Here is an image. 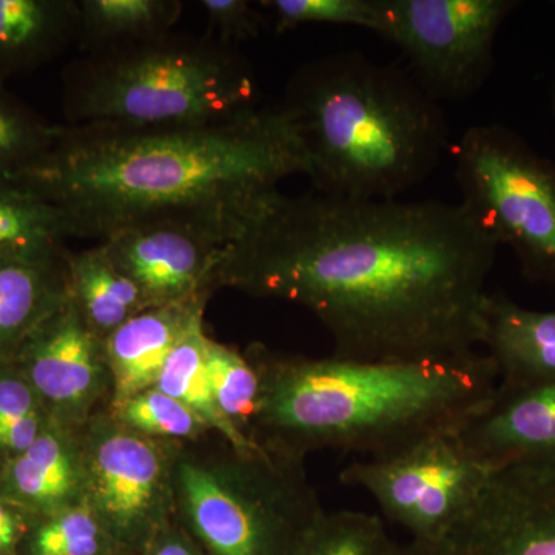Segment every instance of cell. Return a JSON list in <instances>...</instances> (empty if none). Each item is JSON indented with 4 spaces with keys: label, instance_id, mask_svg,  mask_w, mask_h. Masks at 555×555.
I'll return each mask as SVG.
<instances>
[{
    "label": "cell",
    "instance_id": "obj_1",
    "mask_svg": "<svg viewBox=\"0 0 555 555\" xmlns=\"http://www.w3.org/2000/svg\"><path fill=\"white\" fill-rule=\"evenodd\" d=\"M499 247L462 204L281 193L215 283L310 310L335 357L452 360L481 345Z\"/></svg>",
    "mask_w": 555,
    "mask_h": 555
},
{
    "label": "cell",
    "instance_id": "obj_2",
    "mask_svg": "<svg viewBox=\"0 0 555 555\" xmlns=\"http://www.w3.org/2000/svg\"><path fill=\"white\" fill-rule=\"evenodd\" d=\"M308 171L297 126L280 105L206 126H61L49 155L13 179L64 211L72 238L181 221L230 244L281 195L284 179Z\"/></svg>",
    "mask_w": 555,
    "mask_h": 555
},
{
    "label": "cell",
    "instance_id": "obj_3",
    "mask_svg": "<svg viewBox=\"0 0 555 555\" xmlns=\"http://www.w3.org/2000/svg\"><path fill=\"white\" fill-rule=\"evenodd\" d=\"M269 451L297 460L315 448L361 459L451 433L488 406L499 375L486 353L452 360L272 358L257 352Z\"/></svg>",
    "mask_w": 555,
    "mask_h": 555
},
{
    "label": "cell",
    "instance_id": "obj_4",
    "mask_svg": "<svg viewBox=\"0 0 555 555\" xmlns=\"http://www.w3.org/2000/svg\"><path fill=\"white\" fill-rule=\"evenodd\" d=\"M283 107L324 195L397 199L429 178L449 147L443 109L414 76L357 51L299 67Z\"/></svg>",
    "mask_w": 555,
    "mask_h": 555
},
{
    "label": "cell",
    "instance_id": "obj_5",
    "mask_svg": "<svg viewBox=\"0 0 555 555\" xmlns=\"http://www.w3.org/2000/svg\"><path fill=\"white\" fill-rule=\"evenodd\" d=\"M67 126L189 127L258 108L250 62L218 40L170 31L86 53L64 72Z\"/></svg>",
    "mask_w": 555,
    "mask_h": 555
},
{
    "label": "cell",
    "instance_id": "obj_6",
    "mask_svg": "<svg viewBox=\"0 0 555 555\" xmlns=\"http://www.w3.org/2000/svg\"><path fill=\"white\" fill-rule=\"evenodd\" d=\"M179 485L215 555H299L324 516L297 460L266 448L210 469L184 463Z\"/></svg>",
    "mask_w": 555,
    "mask_h": 555
},
{
    "label": "cell",
    "instance_id": "obj_7",
    "mask_svg": "<svg viewBox=\"0 0 555 555\" xmlns=\"http://www.w3.org/2000/svg\"><path fill=\"white\" fill-rule=\"evenodd\" d=\"M462 206L532 283L555 287V163L502 124L469 127L451 149Z\"/></svg>",
    "mask_w": 555,
    "mask_h": 555
},
{
    "label": "cell",
    "instance_id": "obj_8",
    "mask_svg": "<svg viewBox=\"0 0 555 555\" xmlns=\"http://www.w3.org/2000/svg\"><path fill=\"white\" fill-rule=\"evenodd\" d=\"M492 473L459 430H451L386 455L356 460L339 480L366 491L383 516L411 540L437 547L476 505Z\"/></svg>",
    "mask_w": 555,
    "mask_h": 555
},
{
    "label": "cell",
    "instance_id": "obj_9",
    "mask_svg": "<svg viewBox=\"0 0 555 555\" xmlns=\"http://www.w3.org/2000/svg\"><path fill=\"white\" fill-rule=\"evenodd\" d=\"M516 0H375V33L403 51L411 75L440 101L465 100L494 69L500 28Z\"/></svg>",
    "mask_w": 555,
    "mask_h": 555
},
{
    "label": "cell",
    "instance_id": "obj_10",
    "mask_svg": "<svg viewBox=\"0 0 555 555\" xmlns=\"http://www.w3.org/2000/svg\"><path fill=\"white\" fill-rule=\"evenodd\" d=\"M441 555H555V467H499Z\"/></svg>",
    "mask_w": 555,
    "mask_h": 555
},
{
    "label": "cell",
    "instance_id": "obj_11",
    "mask_svg": "<svg viewBox=\"0 0 555 555\" xmlns=\"http://www.w3.org/2000/svg\"><path fill=\"white\" fill-rule=\"evenodd\" d=\"M101 246L147 308H160L206 297L229 243L188 222L152 221L119 230Z\"/></svg>",
    "mask_w": 555,
    "mask_h": 555
},
{
    "label": "cell",
    "instance_id": "obj_12",
    "mask_svg": "<svg viewBox=\"0 0 555 555\" xmlns=\"http://www.w3.org/2000/svg\"><path fill=\"white\" fill-rule=\"evenodd\" d=\"M13 363L54 422L78 418L89 409L107 366L104 341L69 298L36 328Z\"/></svg>",
    "mask_w": 555,
    "mask_h": 555
},
{
    "label": "cell",
    "instance_id": "obj_13",
    "mask_svg": "<svg viewBox=\"0 0 555 555\" xmlns=\"http://www.w3.org/2000/svg\"><path fill=\"white\" fill-rule=\"evenodd\" d=\"M164 459L155 444L127 430H112L94 441L86 486L89 506L120 532L134 531L159 505Z\"/></svg>",
    "mask_w": 555,
    "mask_h": 555
},
{
    "label": "cell",
    "instance_id": "obj_14",
    "mask_svg": "<svg viewBox=\"0 0 555 555\" xmlns=\"http://www.w3.org/2000/svg\"><path fill=\"white\" fill-rule=\"evenodd\" d=\"M467 448L492 469L555 467V383L503 390L459 429Z\"/></svg>",
    "mask_w": 555,
    "mask_h": 555
},
{
    "label": "cell",
    "instance_id": "obj_15",
    "mask_svg": "<svg viewBox=\"0 0 555 555\" xmlns=\"http://www.w3.org/2000/svg\"><path fill=\"white\" fill-rule=\"evenodd\" d=\"M481 345L496 369L499 389L554 385L555 309H526L503 292L489 294Z\"/></svg>",
    "mask_w": 555,
    "mask_h": 555
},
{
    "label": "cell",
    "instance_id": "obj_16",
    "mask_svg": "<svg viewBox=\"0 0 555 555\" xmlns=\"http://www.w3.org/2000/svg\"><path fill=\"white\" fill-rule=\"evenodd\" d=\"M204 299L142 310L104 339L116 406L155 387L170 353L190 324L203 315Z\"/></svg>",
    "mask_w": 555,
    "mask_h": 555
},
{
    "label": "cell",
    "instance_id": "obj_17",
    "mask_svg": "<svg viewBox=\"0 0 555 555\" xmlns=\"http://www.w3.org/2000/svg\"><path fill=\"white\" fill-rule=\"evenodd\" d=\"M86 486V466L72 438L50 418L42 433L21 454L0 467V495L36 517L67 509Z\"/></svg>",
    "mask_w": 555,
    "mask_h": 555
},
{
    "label": "cell",
    "instance_id": "obj_18",
    "mask_svg": "<svg viewBox=\"0 0 555 555\" xmlns=\"http://www.w3.org/2000/svg\"><path fill=\"white\" fill-rule=\"evenodd\" d=\"M79 40V0H0V82L60 57Z\"/></svg>",
    "mask_w": 555,
    "mask_h": 555
},
{
    "label": "cell",
    "instance_id": "obj_19",
    "mask_svg": "<svg viewBox=\"0 0 555 555\" xmlns=\"http://www.w3.org/2000/svg\"><path fill=\"white\" fill-rule=\"evenodd\" d=\"M67 255L49 261H0L3 363H13L36 328L69 298Z\"/></svg>",
    "mask_w": 555,
    "mask_h": 555
},
{
    "label": "cell",
    "instance_id": "obj_20",
    "mask_svg": "<svg viewBox=\"0 0 555 555\" xmlns=\"http://www.w3.org/2000/svg\"><path fill=\"white\" fill-rule=\"evenodd\" d=\"M72 238L60 207L16 179L0 178V261H49Z\"/></svg>",
    "mask_w": 555,
    "mask_h": 555
},
{
    "label": "cell",
    "instance_id": "obj_21",
    "mask_svg": "<svg viewBox=\"0 0 555 555\" xmlns=\"http://www.w3.org/2000/svg\"><path fill=\"white\" fill-rule=\"evenodd\" d=\"M67 276L69 299L102 341L149 309L137 284L113 264L101 244L79 254L68 251Z\"/></svg>",
    "mask_w": 555,
    "mask_h": 555
},
{
    "label": "cell",
    "instance_id": "obj_22",
    "mask_svg": "<svg viewBox=\"0 0 555 555\" xmlns=\"http://www.w3.org/2000/svg\"><path fill=\"white\" fill-rule=\"evenodd\" d=\"M211 339L203 331V315L196 318L184 337L170 353L169 360L160 371L156 389L175 398L179 403L198 415L207 427L219 430L235 451H262L261 444L236 429L219 411L214 392H211L210 375H208V347Z\"/></svg>",
    "mask_w": 555,
    "mask_h": 555
},
{
    "label": "cell",
    "instance_id": "obj_23",
    "mask_svg": "<svg viewBox=\"0 0 555 555\" xmlns=\"http://www.w3.org/2000/svg\"><path fill=\"white\" fill-rule=\"evenodd\" d=\"M182 9L179 0H79V49L96 53L159 38Z\"/></svg>",
    "mask_w": 555,
    "mask_h": 555
},
{
    "label": "cell",
    "instance_id": "obj_24",
    "mask_svg": "<svg viewBox=\"0 0 555 555\" xmlns=\"http://www.w3.org/2000/svg\"><path fill=\"white\" fill-rule=\"evenodd\" d=\"M61 126L10 93L0 82V178H17L46 158L60 138Z\"/></svg>",
    "mask_w": 555,
    "mask_h": 555
},
{
    "label": "cell",
    "instance_id": "obj_25",
    "mask_svg": "<svg viewBox=\"0 0 555 555\" xmlns=\"http://www.w3.org/2000/svg\"><path fill=\"white\" fill-rule=\"evenodd\" d=\"M207 364L219 411L246 434L244 427L257 426L262 406V382L257 366L235 350L215 341L208 347Z\"/></svg>",
    "mask_w": 555,
    "mask_h": 555
},
{
    "label": "cell",
    "instance_id": "obj_26",
    "mask_svg": "<svg viewBox=\"0 0 555 555\" xmlns=\"http://www.w3.org/2000/svg\"><path fill=\"white\" fill-rule=\"evenodd\" d=\"M49 422L42 401L16 364L0 361V454L5 460L21 454Z\"/></svg>",
    "mask_w": 555,
    "mask_h": 555
},
{
    "label": "cell",
    "instance_id": "obj_27",
    "mask_svg": "<svg viewBox=\"0 0 555 555\" xmlns=\"http://www.w3.org/2000/svg\"><path fill=\"white\" fill-rule=\"evenodd\" d=\"M393 545L382 518L339 511L324 513L299 555H390Z\"/></svg>",
    "mask_w": 555,
    "mask_h": 555
},
{
    "label": "cell",
    "instance_id": "obj_28",
    "mask_svg": "<svg viewBox=\"0 0 555 555\" xmlns=\"http://www.w3.org/2000/svg\"><path fill=\"white\" fill-rule=\"evenodd\" d=\"M104 535L89 505L69 506L43 518L28 539L27 555H100Z\"/></svg>",
    "mask_w": 555,
    "mask_h": 555
},
{
    "label": "cell",
    "instance_id": "obj_29",
    "mask_svg": "<svg viewBox=\"0 0 555 555\" xmlns=\"http://www.w3.org/2000/svg\"><path fill=\"white\" fill-rule=\"evenodd\" d=\"M258 5L269 11L278 33L313 24L377 28L375 0H264Z\"/></svg>",
    "mask_w": 555,
    "mask_h": 555
},
{
    "label": "cell",
    "instance_id": "obj_30",
    "mask_svg": "<svg viewBox=\"0 0 555 555\" xmlns=\"http://www.w3.org/2000/svg\"><path fill=\"white\" fill-rule=\"evenodd\" d=\"M116 408L127 426L150 436L193 438L207 427L198 415L156 387L129 398Z\"/></svg>",
    "mask_w": 555,
    "mask_h": 555
},
{
    "label": "cell",
    "instance_id": "obj_31",
    "mask_svg": "<svg viewBox=\"0 0 555 555\" xmlns=\"http://www.w3.org/2000/svg\"><path fill=\"white\" fill-rule=\"evenodd\" d=\"M201 9L206 14L208 38L224 46L235 47L240 40L258 38L264 25L257 3L246 0H203Z\"/></svg>",
    "mask_w": 555,
    "mask_h": 555
},
{
    "label": "cell",
    "instance_id": "obj_32",
    "mask_svg": "<svg viewBox=\"0 0 555 555\" xmlns=\"http://www.w3.org/2000/svg\"><path fill=\"white\" fill-rule=\"evenodd\" d=\"M28 517L31 514L0 495V555H16L28 531Z\"/></svg>",
    "mask_w": 555,
    "mask_h": 555
},
{
    "label": "cell",
    "instance_id": "obj_33",
    "mask_svg": "<svg viewBox=\"0 0 555 555\" xmlns=\"http://www.w3.org/2000/svg\"><path fill=\"white\" fill-rule=\"evenodd\" d=\"M390 555H441V553L436 546H429L425 545V543L409 540L404 545L396 543V545H393L392 554Z\"/></svg>",
    "mask_w": 555,
    "mask_h": 555
},
{
    "label": "cell",
    "instance_id": "obj_34",
    "mask_svg": "<svg viewBox=\"0 0 555 555\" xmlns=\"http://www.w3.org/2000/svg\"><path fill=\"white\" fill-rule=\"evenodd\" d=\"M153 555H196L188 545L181 542H169L159 547Z\"/></svg>",
    "mask_w": 555,
    "mask_h": 555
},
{
    "label": "cell",
    "instance_id": "obj_35",
    "mask_svg": "<svg viewBox=\"0 0 555 555\" xmlns=\"http://www.w3.org/2000/svg\"><path fill=\"white\" fill-rule=\"evenodd\" d=\"M550 102H551V109H553V115L555 118V72H554L553 80H551Z\"/></svg>",
    "mask_w": 555,
    "mask_h": 555
},
{
    "label": "cell",
    "instance_id": "obj_36",
    "mask_svg": "<svg viewBox=\"0 0 555 555\" xmlns=\"http://www.w3.org/2000/svg\"><path fill=\"white\" fill-rule=\"evenodd\" d=\"M554 9H555V2H553Z\"/></svg>",
    "mask_w": 555,
    "mask_h": 555
}]
</instances>
